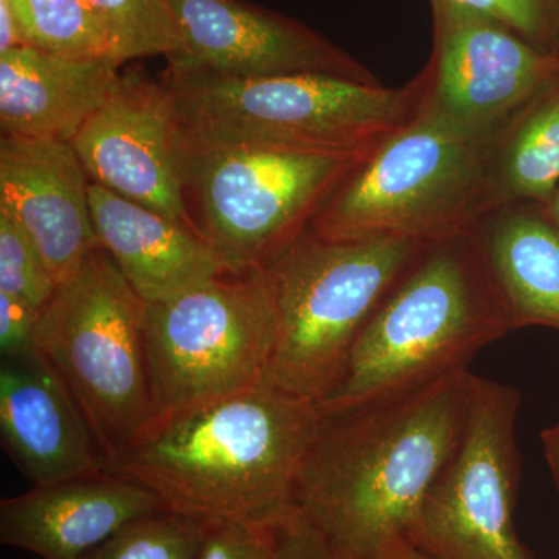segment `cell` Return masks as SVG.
Masks as SVG:
<instances>
[{
	"instance_id": "obj_33",
	"label": "cell",
	"mask_w": 559,
	"mask_h": 559,
	"mask_svg": "<svg viewBox=\"0 0 559 559\" xmlns=\"http://www.w3.org/2000/svg\"><path fill=\"white\" fill-rule=\"evenodd\" d=\"M558 58H559V49H558Z\"/></svg>"
},
{
	"instance_id": "obj_10",
	"label": "cell",
	"mask_w": 559,
	"mask_h": 559,
	"mask_svg": "<svg viewBox=\"0 0 559 559\" xmlns=\"http://www.w3.org/2000/svg\"><path fill=\"white\" fill-rule=\"evenodd\" d=\"M521 393L471 373L462 443L426 496L406 539L428 559H532L514 528Z\"/></svg>"
},
{
	"instance_id": "obj_16",
	"label": "cell",
	"mask_w": 559,
	"mask_h": 559,
	"mask_svg": "<svg viewBox=\"0 0 559 559\" xmlns=\"http://www.w3.org/2000/svg\"><path fill=\"white\" fill-rule=\"evenodd\" d=\"M162 510L150 489L108 473L33 487L0 500V543L40 559H81L124 525Z\"/></svg>"
},
{
	"instance_id": "obj_23",
	"label": "cell",
	"mask_w": 559,
	"mask_h": 559,
	"mask_svg": "<svg viewBox=\"0 0 559 559\" xmlns=\"http://www.w3.org/2000/svg\"><path fill=\"white\" fill-rule=\"evenodd\" d=\"M205 524L170 510L124 525L81 559H193Z\"/></svg>"
},
{
	"instance_id": "obj_21",
	"label": "cell",
	"mask_w": 559,
	"mask_h": 559,
	"mask_svg": "<svg viewBox=\"0 0 559 559\" xmlns=\"http://www.w3.org/2000/svg\"><path fill=\"white\" fill-rule=\"evenodd\" d=\"M10 3L25 46L70 60L117 61L108 35L87 0H10Z\"/></svg>"
},
{
	"instance_id": "obj_29",
	"label": "cell",
	"mask_w": 559,
	"mask_h": 559,
	"mask_svg": "<svg viewBox=\"0 0 559 559\" xmlns=\"http://www.w3.org/2000/svg\"><path fill=\"white\" fill-rule=\"evenodd\" d=\"M25 46L10 0H0V53Z\"/></svg>"
},
{
	"instance_id": "obj_24",
	"label": "cell",
	"mask_w": 559,
	"mask_h": 559,
	"mask_svg": "<svg viewBox=\"0 0 559 559\" xmlns=\"http://www.w3.org/2000/svg\"><path fill=\"white\" fill-rule=\"evenodd\" d=\"M57 286L31 238L0 213V293L43 308Z\"/></svg>"
},
{
	"instance_id": "obj_32",
	"label": "cell",
	"mask_w": 559,
	"mask_h": 559,
	"mask_svg": "<svg viewBox=\"0 0 559 559\" xmlns=\"http://www.w3.org/2000/svg\"><path fill=\"white\" fill-rule=\"evenodd\" d=\"M540 209V212L546 215V218L550 221L551 224L559 229V187L554 194H551L550 200L544 202V204H536Z\"/></svg>"
},
{
	"instance_id": "obj_8",
	"label": "cell",
	"mask_w": 559,
	"mask_h": 559,
	"mask_svg": "<svg viewBox=\"0 0 559 559\" xmlns=\"http://www.w3.org/2000/svg\"><path fill=\"white\" fill-rule=\"evenodd\" d=\"M367 154L210 148L186 139L187 201H194V227L224 271L267 270L310 230Z\"/></svg>"
},
{
	"instance_id": "obj_13",
	"label": "cell",
	"mask_w": 559,
	"mask_h": 559,
	"mask_svg": "<svg viewBox=\"0 0 559 559\" xmlns=\"http://www.w3.org/2000/svg\"><path fill=\"white\" fill-rule=\"evenodd\" d=\"M186 47L170 68L234 79L330 75L380 83L325 36L248 0H168Z\"/></svg>"
},
{
	"instance_id": "obj_26",
	"label": "cell",
	"mask_w": 559,
	"mask_h": 559,
	"mask_svg": "<svg viewBox=\"0 0 559 559\" xmlns=\"http://www.w3.org/2000/svg\"><path fill=\"white\" fill-rule=\"evenodd\" d=\"M271 522L227 520L207 522L193 559H272Z\"/></svg>"
},
{
	"instance_id": "obj_7",
	"label": "cell",
	"mask_w": 559,
	"mask_h": 559,
	"mask_svg": "<svg viewBox=\"0 0 559 559\" xmlns=\"http://www.w3.org/2000/svg\"><path fill=\"white\" fill-rule=\"evenodd\" d=\"M145 314V301L100 246L58 283L36 326V352L68 385L108 462L159 421Z\"/></svg>"
},
{
	"instance_id": "obj_28",
	"label": "cell",
	"mask_w": 559,
	"mask_h": 559,
	"mask_svg": "<svg viewBox=\"0 0 559 559\" xmlns=\"http://www.w3.org/2000/svg\"><path fill=\"white\" fill-rule=\"evenodd\" d=\"M40 310L28 301L0 293V353L2 358L24 355L35 348Z\"/></svg>"
},
{
	"instance_id": "obj_4",
	"label": "cell",
	"mask_w": 559,
	"mask_h": 559,
	"mask_svg": "<svg viewBox=\"0 0 559 559\" xmlns=\"http://www.w3.org/2000/svg\"><path fill=\"white\" fill-rule=\"evenodd\" d=\"M187 142L210 148L370 153L425 106V73L400 87L330 75L234 79L170 68Z\"/></svg>"
},
{
	"instance_id": "obj_27",
	"label": "cell",
	"mask_w": 559,
	"mask_h": 559,
	"mask_svg": "<svg viewBox=\"0 0 559 559\" xmlns=\"http://www.w3.org/2000/svg\"><path fill=\"white\" fill-rule=\"evenodd\" d=\"M271 527L272 559H337L325 536L296 507L271 521Z\"/></svg>"
},
{
	"instance_id": "obj_1",
	"label": "cell",
	"mask_w": 559,
	"mask_h": 559,
	"mask_svg": "<svg viewBox=\"0 0 559 559\" xmlns=\"http://www.w3.org/2000/svg\"><path fill=\"white\" fill-rule=\"evenodd\" d=\"M471 371L355 409L322 414L294 507L337 559H370L406 538L462 443Z\"/></svg>"
},
{
	"instance_id": "obj_2",
	"label": "cell",
	"mask_w": 559,
	"mask_h": 559,
	"mask_svg": "<svg viewBox=\"0 0 559 559\" xmlns=\"http://www.w3.org/2000/svg\"><path fill=\"white\" fill-rule=\"evenodd\" d=\"M320 419L312 401L260 384L160 418L106 473L194 520L271 522L294 507Z\"/></svg>"
},
{
	"instance_id": "obj_6",
	"label": "cell",
	"mask_w": 559,
	"mask_h": 559,
	"mask_svg": "<svg viewBox=\"0 0 559 559\" xmlns=\"http://www.w3.org/2000/svg\"><path fill=\"white\" fill-rule=\"evenodd\" d=\"M429 246L395 237L331 241L310 230L294 242L266 270L277 308L266 384L318 406L329 399L364 326Z\"/></svg>"
},
{
	"instance_id": "obj_17",
	"label": "cell",
	"mask_w": 559,
	"mask_h": 559,
	"mask_svg": "<svg viewBox=\"0 0 559 559\" xmlns=\"http://www.w3.org/2000/svg\"><path fill=\"white\" fill-rule=\"evenodd\" d=\"M90 200L102 248L146 305L170 300L223 274L193 227L97 183L91 182Z\"/></svg>"
},
{
	"instance_id": "obj_14",
	"label": "cell",
	"mask_w": 559,
	"mask_h": 559,
	"mask_svg": "<svg viewBox=\"0 0 559 559\" xmlns=\"http://www.w3.org/2000/svg\"><path fill=\"white\" fill-rule=\"evenodd\" d=\"M90 187L72 143L0 139V213L31 238L57 283L100 248Z\"/></svg>"
},
{
	"instance_id": "obj_3",
	"label": "cell",
	"mask_w": 559,
	"mask_h": 559,
	"mask_svg": "<svg viewBox=\"0 0 559 559\" xmlns=\"http://www.w3.org/2000/svg\"><path fill=\"white\" fill-rule=\"evenodd\" d=\"M514 331L476 229L430 242L359 334L322 414L393 399L468 369Z\"/></svg>"
},
{
	"instance_id": "obj_18",
	"label": "cell",
	"mask_w": 559,
	"mask_h": 559,
	"mask_svg": "<svg viewBox=\"0 0 559 559\" xmlns=\"http://www.w3.org/2000/svg\"><path fill=\"white\" fill-rule=\"evenodd\" d=\"M120 62L70 60L22 46L0 53L2 135L72 142L108 102Z\"/></svg>"
},
{
	"instance_id": "obj_22",
	"label": "cell",
	"mask_w": 559,
	"mask_h": 559,
	"mask_svg": "<svg viewBox=\"0 0 559 559\" xmlns=\"http://www.w3.org/2000/svg\"><path fill=\"white\" fill-rule=\"evenodd\" d=\"M124 64L146 57L171 58L186 47L168 0H87Z\"/></svg>"
},
{
	"instance_id": "obj_25",
	"label": "cell",
	"mask_w": 559,
	"mask_h": 559,
	"mask_svg": "<svg viewBox=\"0 0 559 559\" xmlns=\"http://www.w3.org/2000/svg\"><path fill=\"white\" fill-rule=\"evenodd\" d=\"M507 25L544 51L559 49V0H444Z\"/></svg>"
},
{
	"instance_id": "obj_15",
	"label": "cell",
	"mask_w": 559,
	"mask_h": 559,
	"mask_svg": "<svg viewBox=\"0 0 559 559\" xmlns=\"http://www.w3.org/2000/svg\"><path fill=\"white\" fill-rule=\"evenodd\" d=\"M0 440L33 487L106 473V459L60 374L35 348L0 366Z\"/></svg>"
},
{
	"instance_id": "obj_19",
	"label": "cell",
	"mask_w": 559,
	"mask_h": 559,
	"mask_svg": "<svg viewBox=\"0 0 559 559\" xmlns=\"http://www.w3.org/2000/svg\"><path fill=\"white\" fill-rule=\"evenodd\" d=\"M514 330H559V229L536 204L492 210L477 226Z\"/></svg>"
},
{
	"instance_id": "obj_5",
	"label": "cell",
	"mask_w": 559,
	"mask_h": 559,
	"mask_svg": "<svg viewBox=\"0 0 559 559\" xmlns=\"http://www.w3.org/2000/svg\"><path fill=\"white\" fill-rule=\"evenodd\" d=\"M496 138L466 130L425 103L356 165L312 221L311 234L331 241L432 242L477 229L498 207Z\"/></svg>"
},
{
	"instance_id": "obj_20",
	"label": "cell",
	"mask_w": 559,
	"mask_h": 559,
	"mask_svg": "<svg viewBox=\"0 0 559 559\" xmlns=\"http://www.w3.org/2000/svg\"><path fill=\"white\" fill-rule=\"evenodd\" d=\"M492 187L498 207L514 202L544 204L557 191L559 76L496 138Z\"/></svg>"
},
{
	"instance_id": "obj_12",
	"label": "cell",
	"mask_w": 559,
	"mask_h": 559,
	"mask_svg": "<svg viewBox=\"0 0 559 559\" xmlns=\"http://www.w3.org/2000/svg\"><path fill=\"white\" fill-rule=\"evenodd\" d=\"M70 143L92 183L197 230L187 201L186 132L165 80L121 73Z\"/></svg>"
},
{
	"instance_id": "obj_9",
	"label": "cell",
	"mask_w": 559,
	"mask_h": 559,
	"mask_svg": "<svg viewBox=\"0 0 559 559\" xmlns=\"http://www.w3.org/2000/svg\"><path fill=\"white\" fill-rule=\"evenodd\" d=\"M146 347L159 419L266 384L277 308L264 271L227 272L146 305Z\"/></svg>"
},
{
	"instance_id": "obj_30",
	"label": "cell",
	"mask_w": 559,
	"mask_h": 559,
	"mask_svg": "<svg viewBox=\"0 0 559 559\" xmlns=\"http://www.w3.org/2000/svg\"><path fill=\"white\" fill-rule=\"evenodd\" d=\"M544 457L549 465L550 476L559 496V419L550 428L540 432Z\"/></svg>"
},
{
	"instance_id": "obj_31",
	"label": "cell",
	"mask_w": 559,
	"mask_h": 559,
	"mask_svg": "<svg viewBox=\"0 0 559 559\" xmlns=\"http://www.w3.org/2000/svg\"><path fill=\"white\" fill-rule=\"evenodd\" d=\"M370 559H428L423 557L421 554L407 540L406 538L395 540L390 544L388 549L378 554L377 557Z\"/></svg>"
},
{
	"instance_id": "obj_11",
	"label": "cell",
	"mask_w": 559,
	"mask_h": 559,
	"mask_svg": "<svg viewBox=\"0 0 559 559\" xmlns=\"http://www.w3.org/2000/svg\"><path fill=\"white\" fill-rule=\"evenodd\" d=\"M429 2L433 46L421 69L426 106L466 130L499 135L558 79L559 58L485 14Z\"/></svg>"
}]
</instances>
